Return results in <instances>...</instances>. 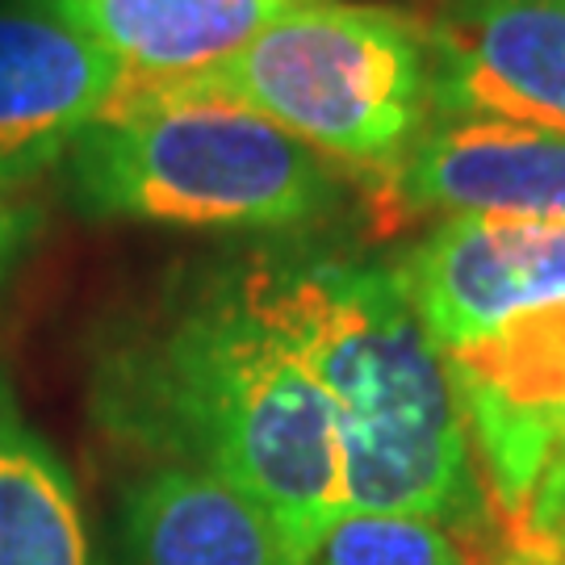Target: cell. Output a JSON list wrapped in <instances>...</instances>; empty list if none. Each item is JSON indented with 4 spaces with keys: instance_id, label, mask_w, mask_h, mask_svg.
<instances>
[{
    "instance_id": "cell-1",
    "label": "cell",
    "mask_w": 565,
    "mask_h": 565,
    "mask_svg": "<svg viewBox=\"0 0 565 565\" xmlns=\"http://www.w3.org/2000/svg\"><path fill=\"white\" fill-rule=\"evenodd\" d=\"M88 415L151 465H193L273 520L289 565H315L343 515L323 390L247 302L235 264L118 315L88 364Z\"/></svg>"
},
{
    "instance_id": "cell-15",
    "label": "cell",
    "mask_w": 565,
    "mask_h": 565,
    "mask_svg": "<svg viewBox=\"0 0 565 565\" xmlns=\"http://www.w3.org/2000/svg\"><path fill=\"white\" fill-rule=\"evenodd\" d=\"M42 235V205L25 193L0 189V289Z\"/></svg>"
},
{
    "instance_id": "cell-13",
    "label": "cell",
    "mask_w": 565,
    "mask_h": 565,
    "mask_svg": "<svg viewBox=\"0 0 565 565\" xmlns=\"http://www.w3.org/2000/svg\"><path fill=\"white\" fill-rule=\"evenodd\" d=\"M315 565H473L469 541L424 515L343 511L327 527Z\"/></svg>"
},
{
    "instance_id": "cell-6",
    "label": "cell",
    "mask_w": 565,
    "mask_h": 565,
    "mask_svg": "<svg viewBox=\"0 0 565 565\" xmlns=\"http://www.w3.org/2000/svg\"><path fill=\"white\" fill-rule=\"evenodd\" d=\"M482 473L490 527L503 532L565 445V310L524 315L445 356Z\"/></svg>"
},
{
    "instance_id": "cell-10",
    "label": "cell",
    "mask_w": 565,
    "mask_h": 565,
    "mask_svg": "<svg viewBox=\"0 0 565 565\" xmlns=\"http://www.w3.org/2000/svg\"><path fill=\"white\" fill-rule=\"evenodd\" d=\"M121 565H289L273 520L193 465H151L121 494Z\"/></svg>"
},
{
    "instance_id": "cell-7",
    "label": "cell",
    "mask_w": 565,
    "mask_h": 565,
    "mask_svg": "<svg viewBox=\"0 0 565 565\" xmlns=\"http://www.w3.org/2000/svg\"><path fill=\"white\" fill-rule=\"evenodd\" d=\"M431 114H490L565 135V0H436Z\"/></svg>"
},
{
    "instance_id": "cell-16",
    "label": "cell",
    "mask_w": 565,
    "mask_h": 565,
    "mask_svg": "<svg viewBox=\"0 0 565 565\" xmlns=\"http://www.w3.org/2000/svg\"><path fill=\"white\" fill-rule=\"evenodd\" d=\"M13 419H21V415H18V398H13V385L4 382V373H0V427L13 424Z\"/></svg>"
},
{
    "instance_id": "cell-12",
    "label": "cell",
    "mask_w": 565,
    "mask_h": 565,
    "mask_svg": "<svg viewBox=\"0 0 565 565\" xmlns=\"http://www.w3.org/2000/svg\"><path fill=\"white\" fill-rule=\"evenodd\" d=\"M0 565H93L76 482L21 419L0 427Z\"/></svg>"
},
{
    "instance_id": "cell-14",
    "label": "cell",
    "mask_w": 565,
    "mask_h": 565,
    "mask_svg": "<svg viewBox=\"0 0 565 565\" xmlns=\"http://www.w3.org/2000/svg\"><path fill=\"white\" fill-rule=\"evenodd\" d=\"M499 565H565V445L536 478L520 515L499 532Z\"/></svg>"
},
{
    "instance_id": "cell-11",
    "label": "cell",
    "mask_w": 565,
    "mask_h": 565,
    "mask_svg": "<svg viewBox=\"0 0 565 565\" xmlns=\"http://www.w3.org/2000/svg\"><path fill=\"white\" fill-rule=\"evenodd\" d=\"M139 84L214 72L302 0H42Z\"/></svg>"
},
{
    "instance_id": "cell-2",
    "label": "cell",
    "mask_w": 565,
    "mask_h": 565,
    "mask_svg": "<svg viewBox=\"0 0 565 565\" xmlns=\"http://www.w3.org/2000/svg\"><path fill=\"white\" fill-rule=\"evenodd\" d=\"M235 277L331 406L343 511L424 515L465 541L482 536L490 507L457 385L390 264L268 247Z\"/></svg>"
},
{
    "instance_id": "cell-9",
    "label": "cell",
    "mask_w": 565,
    "mask_h": 565,
    "mask_svg": "<svg viewBox=\"0 0 565 565\" xmlns=\"http://www.w3.org/2000/svg\"><path fill=\"white\" fill-rule=\"evenodd\" d=\"M382 184L406 214L565 223V135L490 114H431Z\"/></svg>"
},
{
    "instance_id": "cell-17",
    "label": "cell",
    "mask_w": 565,
    "mask_h": 565,
    "mask_svg": "<svg viewBox=\"0 0 565 565\" xmlns=\"http://www.w3.org/2000/svg\"><path fill=\"white\" fill-rule=\"evenodd\" d=\"M373 4H394V0H373Z\"/></svg>"
},
{
    "instance_id": "cell-8",
    "label": "cell",
    "mask_w": 565,
    "mask_h": 565,
    "mask_svg": "<svg viewBox=\"0 0 565 565\" xmlns=\"http://www.w3.org/2000/svg\"><path fill=\"white\" fill-rule=\"evenodd\" d=\"M126 88V72L42 0L0 4V189L63 168L67 151Z\"/></svg>"
},
{
    "instance_id": "cell-4",
    "label": "cell",
    "mask_w": 565,
    "mask_h": 565,
    "mask_svg": "<svg viewBox=\"0 0 565 565\" xmlns=\"http://www.w3.org/2000/svg\"><path fill=\"white\" fill-rule=\"evenodd\" d=\"M189 84L243 105L323 156L385 181L431 121L427 25L398 4L302 0Z\"/></svg>"
},
{
    "instance_id": "cell-5",
    "label": "cell",
    "mask_w": 565,
    "mask_h": 565,
    "mask_svg": "<svg viewBox=\"0 0 565 565\" xmlns=\"http://www.w3.org/2000/svg\"><path fill=\"white\" fill-rule=\"evenodd\" d=\"M440 356L541 310H565V223L440 218L390 264Z\"/></svg>"
},
{
    "instance_id": "cell-3",
    "label": "cell",
    "mask_w": 565,
    "mask_h": 565,
    "mask_svg": "<svg viewBox=\"0 0 565 565\" xmlns=\"http://www.w3.org/2000/svg\"><path fill=\"white\" fill-rule=\"evenodd\" d=\"M84 218L205 235H302L343 210V177L268 118L189 84L126 81L63 160Z\"/></svg>"
}]
</instances>
